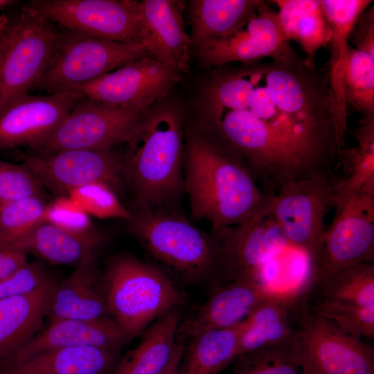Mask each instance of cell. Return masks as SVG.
Segmentation results:
<instances>
[{
	"instance_id": "d590c367",
	"label": "cell",
	"mask_w": 374,
	"mask_h": 374,
	"mask_svg": "<svg viewBox=\"0 0 374 374\" xmlns=\"http://www.w3.org/2000/svg\"><path fill=\"white\" fill-rule=\"evenodd\" d=\"M235 359L232 374H303L290 344L241 355Z\"/></svg>"
},
{
	"instance_id": "1f68e13d",
	"label": "cell",
	"mask_w": 374,
	"mask_h": 374,
	"mask_svg": "<svg viewBox=\"0 0 374 374\" xmlns=\"http://www.w3.org/2000/svg\"><path fill=\"white\" fill-rule=\"evenodd\" d=\"M342 90L347 112L350 109L361 114L358 126L374 121V57L348 46Z\"/></svg>"
},
{
	"instance_id": "f546056e",
	"label": "cell",
	"mask_w": 374,
	"mask_h": 374,
	"mask_svg": "<svg viewBox=\"0 0 374 374\" xmlns=\"http://www.w3.org/2000/svg\"><path fill=\"white\" fill-rule=\"evenodd\" d=\"M239 326L204 331L190 339L179 374L220 373L238 355Z\"/></svg>"
},
{
	"instance_id": "d6a6232c",
	"label": "cell",
	"mask_w": 374,
	"mask_h": 374,
	"mask_svg": "<svg viewBox=\"0 0 374 374\" xmlns=\"http://www.w3.org/2000/svg\"><path fill=\"white\" fill-rule=\"evenodd\" d=\"M323 299L357 306L374 305V264L346 267L318 282Z\"/></svg>"
},
{
	"instance_id": "bcb514c9",
	"label": "cell",
	"mask_w": 374,
	"mask_h": 374,
	"mask_svg": "<svg viewBox=\"0 0 374 374\" xmlns=\"http://www.w3.org/2000/svg\"><path fill=\"white\" fill-rule=\"evenodd\" d=\"M3 35H4V34H3ZM3 38L0 41V51H1V43H2V41H3Z\"/></svg>"
},
{
	"instance_id": "9a60e30c",
	"label": "cell",
	"mask_w": 374,
	"mask_h": 374,
	"mask_svg": "<svg viewBox=\"0 0 374 374\" xmlns=\"http://www.w3.org/2000/svg\"><path fill=\"white\" fill-rule=\"evenodd\" d=\"M262 1L257 10L229 37L192 48L205 69L266 57L277 59L294 50L283 28L278 12Z\"/></svg>"
},
{
	"instance_id": "6da1fadb",
	"label": "cell",
	"mask_w": 374,
	"mask_h": 374,
	"mask_svg": "<svg viewBox=\"0 0 374 374\" xmlns=\"http://www.w3.org/2000/svg\"><path fill=\"white\" fill-rule=\"evenodd\" d=\"M186 112L192 130L243 167L265 196L337 170L336 114L315 62L292 52L206 69Z\"/></svg>"
},
{
	"instance_id": "836d02e7",
	"label": "cell",
	"mask_w": 374,
	"mask_h": 374,
	"mask_svg": "<svg viewBox=\"0 0 374 374\" xmlns=\"http://www.w3.org/2000/svg\"><path fill=\"white\" fill-rule=\"evenodd\" d=\"M47 205L37 195L0 202V243L15 246L46 220Z\"/></svg>"
},
{
	"instance_id": "7402d4cb",
	"label": "cell",
	"mask_w": 374,
	"mask_h": 374,
	"mask_svg": "<svg viewBox=\"0 0 374 374\" xmlns=\"http://www.w3.org/2000/svg\"><path fill=\"white\" fill-rule=\"evenodd\" d=\"M371 0H321V6L331 29L330 75L327 79L334 100L336 134L339 147L346 145L348 112L344 104L342 80L350 32Z\"/></svg>"
},
{
	"instance_id": "44dd1931",
	"label": "cell",
	"mask_w": 374,
	"mask_h": 374,
	"mask_svg": "<svg viewBox=\"0 0 374 374\" xmlns=\"http://www.w3.org/2000/svg\"><path fill=\"white\" fill-rule=\"evenodd\" d=\"M97 254L77 266L62 281L57 282L51 294L49 321H95L110 317L96 266Z\"/></svg>"
},
{
	"instance_id": "f6af8a7d",
	"label": "cell",
	"mask_w": 374,
	"mask_h": 374,
	"mask_svg": "<svg viewBox=\"0 0 374 374\" xmlns=\"http://www.w3.org/2000/svg\"><path fill=\"white\" fill-rule=\"evenodd\" d=\"M5 29H6V28H5ZM5 29H3V30H0V41H1V39L3 38V34H4Z\"/></svg>"
},
{
	"instance_id": "484cf974",
	"label": "cell",
	"mask_w": 374,
	"mask_h": 374,
	"mask_svg": "<svg viewBox=\"0 0 374 374\" xmlns=\"http://www.w3.org/2000/svg\"><path fill=\"white\" fill-rule=\"evenodd\" d=\"M179 309L152 323L137 346L115 366L113 374H157L168 363L177 345Z\"/></svg>"
},
{
	"instance_id": "ee69618b",
	"label": "cell",
	"mask_w": 374,
	"mask_h": 374,
	"mask_svg": "<svg viewBox=\"0 0 374 374\" xmlns=\"http://www.w3.org/2000/svg\"><path fill=\"white\" fill-rule=\"evenodd\" d=\"M12 1L0 0V9L12 3ZM9 19L4 15L0 14V30L5 29L8 24Z\"/></svg>"
},
{
	"instance_id": "8d00e7d4",
	"label": "cell",
	"mask_w": 374,
	"mask_h": 374,
	"mask_svg": "<svg viewBox=\"0 0 374 374\" xmlns=\"http://www.w3.org/2000/svg\"><path fill=\"white\" fill-rule=\"evenodd\" d=\"M89 215L99 218H121L130 220L132 214L109 186L93 183L72 190L69 195Z\"/></svg>"
},
{
	"instance_id": "8fae6325",
	"label": "cell",
	"mask_w": 374,
	"mask_h": 374,
	"mask_svg": "<svg viewBox=\"0 0 374 374\" xmlns=\"http://www.w3.org/2000/svg\"><path fill=\"white\" fill-rule=\"evenodd\" d=\"M22 164L42 187L58 197L93 183L105 184L117 193L126 183L124 154L114 148L30 154Z\"/></svg>"
},
{
	"instance_id": "8992f818",
	"label": "cell",
	"mask_w": 374,
	"mask_h": 374,
	"mask_svg": "<svg viewBox=\"0 0 374 374\" xmlns=\"http://www.w3.org/2000/svg\"><path fill=\"white\" fill-rule=\"evenodd\" d=\"M62 30L26 5L5 29L0 51V112L29 93L50 66Z\"/></svg>"
},
{
	"instance_id": "9c48e42d",
	"label": "cell",
	"mask_w": 374,
	"mask_h": 374,
	"mask_svg": "<svg viewBox=\"0 0 374 374\" xmlns=\"http://www.w3.org/2000/svg\"><path fill=\"white\" fill-rule=\"evenodd\" d=\"M290 348L303 374H374V350L301 308Z\"/></svg>"
},
{
	"instance_id": "f35d334b",
	"label": "cell",
	"mask_w": 374,
	"mask_h": 374,
	"mask_svg": "<svg viewBox=\"0 0 374 374\" xmlns=\"http://www.w3.org/2000/svg\"><path fill=\"white\" fill-rule=\"evenodd\" d=\"M42 196V186L21 163L0 159V202Z\"/></svg>"
},
{
	"instance_id": "ffe728a7",
	"label": "cell",
	"mask_w": 374,
	"mask_h": 374,
	"mask_svg": "<svg viewBox=\"0 0 374 374\" xmlns=\"http://www.w3.org/2000/svg\"><path fill=\"white\" fill-rule=\"evenodd\" d=\"M126 342L111 317L95 321L55 320L11 354L0 366V373L51 350L91 346L118 353Z\"/></svg>"
},
{
	"instance_id": "ba28073f",
	"label": "cell",
	"mask_w": 374,
	"mask_h": 374,
	"mask_svg": "<svg viewBox=\"0 0 374 374\" xmlns=\"http://www.w3.org/2000/svg\"><path fill=\"white\" fill-rule=\"evenodd\" d=\"M146 54L141 44L115 42L62 30L54 58L32 91L44 93L71 91Z\"/></svg>"
},
{
	"instance_id": "d4e9b609",
	"label": "cell",
	"mask_w": 374,
	"mask_h": 374,
	"mask_svg": "<svg viewBox=\"0 0 374 374\" xmlns=\"http://www.w3.org/2000/svg\"><path fill=\"white\" fill-rule=\"evenodd\" d=\"M262 0H192L188 4L192 48L229 37Z\"/></svg>"
},
{
	"instance_id": "83f0119b",
	"label": "cell",
	"mask_w": 374,
	"mask_h": 374,
	"mask_svg": "<svg viewBox=\"0 0 374 374\" xmlns=\"http://www.w3.org/2000/svg\"><path fill=\"white\" fill-rule=\"evenodd\" d=\"M278 8L280 20L287 39L297 42L315 62L317 52L330 40L331 29L321 0L269 1Z\"/></svg>"
},
{
	"instance_id": "52a82bcc",
	"label": "cell",
	"mask_w": 374,
	"mask_h": 374,
	"mask_svg": "<svg viewBox=\"0 0 374 374\" xmlns=\"http://www.w3.org/2000/svg\"><path fill=\"white\" fill-rule=\"evenodd\" d=\"M337 170L292 181L276 194L265 196V205L288 243L308 257L312 270L320 258L325 217L338 187Z\"/></svg>"
},
{
	"instance_id": "60d3db41",
	"label": "cell",
	"mask_w": 374,
	"mask_h": 374,
	"mask_svg": "<svg viewBox=\"0 0 374 374\" xmlns=\"http://www.w3.org/2000/svg\"><path fill=\"white\" fill-rule=\"evenodd\" d=\"M355 48L374 57V6L363 11L354 24L348 37Z\"/></svg>"
},
{
	"instance_id": "7a4b0ae2",
	"label": "cell",
	"mask_w": 374,
	"mask_h": 374,
	"mask_svg": "<svg viewBox=\"0 0 374 374\" xmlns=\"http://www.w3.org/2000/svg\"><path fill=\"white\" fill-rule=\"evenodd\" d=\"M185 103L172 93L147 108L124 154L125 182L139 209L163 208L184 192Z\"/></svg>"
},
{
	"instance_id": "2e32d148",
	"label": "cell",
	"mask_w": 374,
	"mask_h": 374,
	"mask_svg": "<svg viewBox=\"0 0 374 374\" xmlns=\"http://www.w3.org/2000/svg\"><path fill=\"white\" fill-rule=\"evenodd\" d=\"M213 233L220 244L229 280H259L265 265L291 246L267 212L264 199L246 220Z\"/></svg>"
},
{
	"instance_id": "ab89813d",
	"label": "cell",
	"mask_w": 374,
	"mask_h": 374,
	"mask_svg": "<svg viewBox=\"0 0 374 374\" xmlns=\"http://www.w3.org/2000/svg\"><path fill=\"white\" fill-rule=\"evenodd\" d=\"M53 278L41 263L27 261L0 282V300L30 294Z\"/></svg>"
},
{
	"instance_id": "cb8c5ba5",
	"label": "cell",
	"mask_w": 374,
	"mask_h": 374,
	"mask_svg": "<svg viewBox=\"0 0 374 374\" xmlns=\"http://www.w3.org/2000/svg\"><path fill=\"white\" fill-rule=\"evenodd\" d=\"M291 301L278 293L240 323L238 356L291 344L296 332L292 322Z\"/></svg>"
},
{
	"instance_id": "b9f144b4",
	"label": "cell",
	"mask_w": 374,
	"mask_h": 374,
	"mask_svg": "<svg viewBox=\"0 0 374 374\" xmlns=\"http://www.w3.org/2000/svg\"><path fill=\"white\" fill-rule=\"evenodd\" d=\"M27 261V253L23 249L0 243V282Z\"/></svg>"
},
{
	"instance_id": "603a6c76",
	"label": "cell",
	"mask_w": 374,
	"mask_h": 374,
	"mask_svg": "<svg viewBox=\"0 0 374 374\" xmlns=\"http://www.w3.org/2000/svg\"><path fill=\"white\" fill-rule=\"evenodd\" d=\"M56 283L53 278L30 294L0 300V366L41 330Z\"/></svg>"
},
{
	"instance_id": "e0dca14e",
	"label": "cell",
	"mask_w": 374,
	"mask_h": 374,
	"mask_svg": "<svg viewBox=\"0 0 374 374\" xmlns=\"http://www.w3.org/2000/svg\"><path fill=\"white\" fill-rule=\"evenodd\" d=\"M80 98L73 92L26 94L0 112V150L37 148L55 131Z\"/></svg>"
},
{
	"instance_id": "f1b7e54d",
	"label": "cell",
	"mask_w": 374,
	"mask_h": 374,
	"mask_svg": "<svg viewBox=\"0 0 374 374\" xmlns=\"http://www.w3.org/2000/svg\"><path fill=\"white\" fill-rule=\"evenodd\" d=\"M102 242L75 235L45 220L15 246L51 264L75 267L96 255Z\"/></svg>"
},
{
	"instance_id": "4fadbf2b",
	"label": "cell",
	"mask_w": 374,
	"mask_h": 374,
	"mask_svg": "<svg viewBox=\"0 0 374 374\" xmlns=\"http://www.w3.org/2000/svg\"><path fill=\"white\" fill-rule=\"evenodd\" d=\"M335 208L319 260L312 270L317 282L351 265L373 262L374 188L362 190Z\"/></svg>"
},
{
	"instance_id": "5b68a950",
	"label": "cell",
	"mask_w": 374,
	"mask_h": 374,
	"mask_svg": "<svg viewBox=\"0 0 374 374\" xmlns=\"http://www.w3.org/2000/svg\"><path fill=\"white\" fill-rule=\"evenodd\" d=\"M130 230L157 261L185 279L198 281L216 272L229 281L220 244L184 217L163 208H143Z\"/></svg>"
},
{
	"instance_id": "3957f363",
	"label": "cell",
	"mask_w": 374,
	"mask_h": 374,
	"mask_svg": "<svg viewBox=\"0 0 374 374\" xmlns=\"http://www.w3.org/2000/svg\"><path fill=\"white\" fill-rule=\"evenodd\" d=\"M183 167L191 214L209 222L213 233L242 222L262 205L265 195L249 172L190 130Z\"/></svg>"
},
{
	"instance_id": "ac0fdd59",
	"label": "cell",
	"mask_w": 374,
	"mask_h": 374,
	"mask_svg": "<svg viewBox=\"0 0 374 374\" xmlns=\"http://www.w3.org/2000/svg\"><path fill=\"white\" fill-rule=\"evenodd\" d=\"M278 294L258 280H229L217 287L192 315L180 321L177 340L184 341L204 331L235 326Z\"/></svg>"
},
{
	"instance_id": "7bdbcfd3",
	"label": "cell",
	"mask_w": 374,
	"mask_h": 374,
	"mask_svg": "<svg viewBox=\"0 0 374 374\" xmlns=\"http://www.w3.org/2000/svg\"><path fill=\"white\" fill-rule=\"evenodd\" d=\"M185 347V342L178 341L175 352L170 361L167 365L157 374H179V368L183 358Z\"/></svg>"
},
{
	"instance_id": "277c9868",
	"label": "cell",
	"mask_w": 374,
	"mask_h": 374,
	"mask_svg": "<svg viewBox=\"0 0 374 374\" xmlns=\"http://www.w3.org/2000/svg\"><path fill=\"white\" fill-rule=\"evenodd\" d=\"M101 283L109 316L127 342L185 300L164 271L130 254L112 258Z\"/></svg>"
},
{
	"instance_id": "7c38bea8",
	"label": "cell",
	"mask_w": 374,
	"mask_h": 374,
	"mask_svg": "<svg viewBox=\"0 0 374 374\" xmlns=\"http://www.w3.org/2000/svg\"><path fill=\"white\" fill-rule=\"evenodd\" d=\"M138 3L135 0H33L25 5L62 30L141 44Z\"/></svg>"
},
{
	"instance_id": "4316f807",
	"label": "cell",
	"mask_w": 374,
	"mask_h": 374,
	"mask_svg": "<svg viewBox=\"0 0 374 374\" xmlns=\"http://www.w3.org/2000/svg\"><path fill=\"white\" fill-rule=\"evenodd\" d=\"M117 354L91 346L51 350L0 374H107L116 366Z\"/></svg>"
},
{
	"instance_id": "4dcf8cb0",
	"label": "cell",
	"mask_w": 374,
	"mask_h": 374,
	"mask_svg": "<svg viewBox=\"0 0 374 374\" xmlns=\"http://www.w3.org/2000/svg\"><path fill=\"white\" fill-rule=\"evenodd\" d=\"M358 143L355 147L341 149L339 166L347 175L341 177L335 194V207L362 190L374 188V121L353 130Z\"/></svg>"
},
{
	"instance_id": "5bb4252c",
	"label": "cell",
	"mask_w": 374,
	"mask_h": 374,
	"mask_svg": "<svg viewBox=\"0 0 374 374\" xmlns=\"http://www.w3.org/2000/svg\"><path fill=\"white\" fill-rule=\"evenodd\" d=\"M181 78L177 69L146 54L69 92L142 112L170 93Z\"/></svg>"
},
{
	"instance_id": "30bf717a",
	"label": "cell",
	"mask_w": 374,
	"mask_h": 374,
	"mask_svg": "<svg viewBox=\"0 0 374 374\" xmlns=\"http://www.w3.org/2000/svg\"><path fill=\"white\" fill-rule=\"evenodd\" d=\"M144 111L80 98L55 131L35 150L44 154L64 150L114 148L134 136Z\"/></svg>"
},
{
	"instance_id": "74e56055",
	"label": "cell",
	"mask_w": 374,
	"mask_h": 374,
	"mask_svg": "<svg viewBox=\"0 0 374 374\" xmlns=\"http://www.w3.org/2000/svg\"><path fill=\"white\" fill-rule=\"evenodd\" d=\"M46 221L75 235L103 240V235L93 225L89 215L69 196L58 197L48 204Z\"/></svg>"
},
{
	"instance_id": "d6986e66",
	"label": "cell",
	"mask_w": 374,
	"mask_h": 374,
	"mask_svg": "<svg viewBox=\"0 0 374 374\" xmlns=\"http://www.w3.org/2000/svg\"><path fill=\"white\" fill-rule=\"evenodd\" d=\"M183 4L175 0H143L138 3L141 44L149 55L181 73L189 71L192 51Z\"/></svg>"
},
{
	"instance_id": "e575fe53",
	"label": "cell",
	"mask_w": 374,
	"mask_h": 374,
	"mask_svg": "<svg viewBox=\"0 0 374 374\" xmlns=\"http://www.w3.org/2000/svg\"><path fill=\"white\" fill-rule=\"evenodd\" d=\"M312 312L355 339L374 337V305L362 307L322 299Z\"/></svg>"
}]
</instances>
